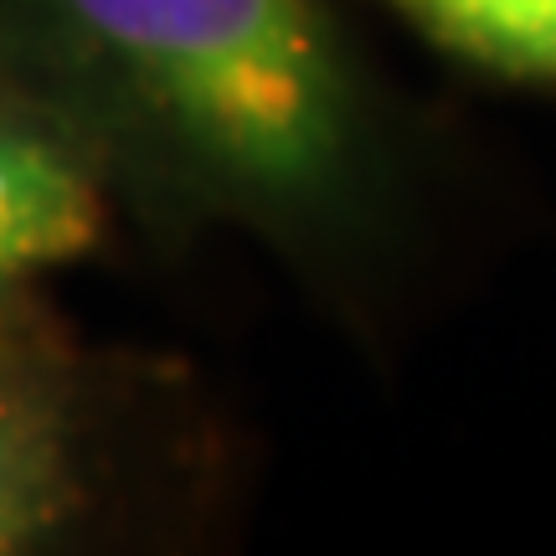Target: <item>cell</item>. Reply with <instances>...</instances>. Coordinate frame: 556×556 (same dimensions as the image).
<instances>
[{
    "mask_svg": "<svg viewBox=\"0 0 556 556\" xmlns=\"http://www.w3.org/2000/svg\"><path fill=\"white\" fill-rule=\"evenodd\" d=\"M0 62L88 144L268 222L336 206L361 99L315 0H0Z\"/></svg>",
    "mask_w": 556,
    "mask_h": 556,
    "instance_id": "1",
    "label": "cell"
},
{
    "mask_svg": "<svg viewBox=\"0 0 556 556\" xmlns=\"http://www.w3.org/2000/svg\"><path fill=\"white\" fill-rule=\"evenodd\" d=\"M103 232L99 155L37 99H0V289L83 258Z\"/></svg>",
    "mask_w": 556,
    "mask_h": 556,
    "instance_id": "2",
    "label": "cell"
},
{
    "mask_svg": "<svg viewBox=\"0 0 556 556\" xmlns=\"http://www.w3.org/2000/svg\"><path fill=\"white\" fill-rule=\"evenodd\" d=\"M73 495L67 428L52 392L0 366V556L47 536Z\"/></svg>",
    "mask_w": 556,
    "mask_h": 556,
    "instance_id": "3",
    "label": "cell"
},
{
    "mask_svg": "<svg viewBox=\"0 0 556 556\" xmlns=\"http://www.w3.org/2000/svg\"><path fill=\"white\" fill-rule=\"evenodd\" d=\"M443 47L505 78L556 83V0H397Z\"/></svg>",
    "mask_w": 556,
    "mask_h": 556,
    "instance_id": "4",
    "label": "cell"
}]
</instances>
